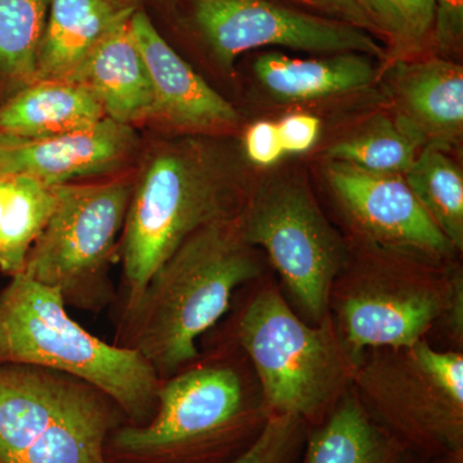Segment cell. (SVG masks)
<instances>
[{"instance_id":"7c38bea8","label":"cell","mask_w":463,"mask_h":463,"mask_svg":"<svg viewBox=\"0 0 463 463\" xmlns=\"http://www.w3.org/2000/svg\"><path fill=\"white\" fill-rule=\"evenodd\" d=\"M326 179L352 240L453 261L458 251L431 221L403 175L368 172L327 160Z\"/></svg>"},{"instance_id":"f546056e","label":"cell","mask_w":463,"mask_h":463,"mask_svg":"<svg viewBox=\"0 0 463 463\" xmlns=\"http://www.w3.org/2000/svg\"><path fill=\"white\" fill-rule=\"evenodd\" d=\"M298 2L326 12L336 20L344 21L365 32H376V27L362 5L361 0H298Z\"/></svg>"},{"instance_id":"5bb4252c","label":"cell","mask_w":463,"mask_h":463,"mask_svg":"<svg viewBox=\"0 0 463 463\" xmlns=\"http://www.w3.org/2000/svg\"><path fill=\"white\" fill-rule=\"evenodd\" d=\"M130 27L151 79L154 106L149 121L192 134L236 127L239 114L233 106L167 44L147 14L137 9Z\"/></svg>"},{"instance_id":"5b68a950","label":"cell","mask_w":463,"mask_h":463,"mask_svg":"<svg viewBox=\"0 0 463 463\" xmlns=\"http://www.w3.org/2000/svg\"><path fill=\"white\" fill-rule=\"evenodd\" d=\"M250 286L232 340L254 370L269 419L295 416L315 428L353 388L359 361L331 313L310 325L267 274Z\"/></svg>"},{"instance_id":"52a82bcc","label":"cell","mask_w":463,"mask_h":463,"mask_svg":"<svg viewBox=\"0 0 463 463\" xmlns=\"http://www.w3.org/2000/svg\"><path fill=\"white\" fill-rule=\"evenodd\" d=\"M356 397L405 455L421 463H463V353L422 340L364 353Z\"/></svg>"},{"instance_id":"7a4b0ae2","label":"cell","mask_w":463,"mask_h":463,"mask_svg":"<svg viewBox=\"0 0 463 463\" xmlns=\"http://www.w3.org/2000/svg\"><path fill=\"white\" fill-rule=\"evenodd\" d=\"M268 420L254 370L232 340L161 381L154 419L115 429L106 456L111 463H230L255 443Z\"/></svg>"},{"instance_id":"8992f818","label":"cell","mask_w":463,"mask_h":463,"mask_svg":"<svg viewBox=\"0 0 463 463\" xmlns=\"http://www.w3.org/2000/svg\"><path fill=\"white\" fill-rule=\"evenodd\" d=\"M0 364L85 381L112 399L132 425H146L156 413L161 380L145 356L93 336L70 317L60 292L25 274L0 289Z\"/></svg>"},{"instance_id":"603a6c76","label":"cell","mask_w":463,"mask_h":463,"mask_svg":"<svg viewBox=\"0 0 463 463\" xmlns=\"http://www.w3.org/2000/svg\"><path fill=\"white\" fill-rule=\"evenodd\" d=\"M420 205L457 251L463 250V176L446 149L423 147L404 174Z\"/></svg>"},{"instance_id":"4316f807","label":"cell","mask_w":463,"mask_h":463,"mask_svg":"<svg viewBox=\"0 0 463 463\" xmlns=\"http://www.w3.org/2000/svg\"><path fill=\"white\" fill-rule=\"evenodd\" d=\"M245 154L257 166H272L285 155L277 123L257 121L245 134Z\"/></svg>"},{"instance_id":"30bf717a","label":"cell","mask_w":463,"mask_h":463,"mask_svg":"<svg viewBox=\"0 0 463 463\" xmlns=\"http://www.w3.org/2000/svg\"><path fill=\"white\" fill-rule=\"evenodd\" d=\"M242 225L246 240L279 273L295 312L310 325L321 323L349 248L310 188L294 176L263 183L249 194Z\"/></svg>"},{"instance_id":"9c48e42d","label":"cell","mask_w":463,"mask_h":463,"mask_svg":"<svg viewBox=\"0 0 463 463\" xmlns=\"http://www.w3.org/2000/svg\"><path fill=\"white\" fill-rule=\"evenodd\" d=\"M133 185L130 175L56 185V206L21 274L56 289L66 306L105 307Z\"/></svg>"},{"instance_id":"2e32d148","label":"cell","mask_w":463,"mask_h":463,"mask_svg":"<svg viewBox=\"0 0 463 463\" xmlns=\"http://www.w3.org/2000/svg\"><path fill=\"white\" fill-rule=\"evenodd\" d=\"M130 17L112 26L67 80L87 88L106 118L134 127L149 121L154 93Z\"/></svg>"},{"instance_id":"ac0fdd59","label":"cell","mask_w":463,"mask_h":463,"mask_svg":"<svg viewBox=\"0 0 463 463\" xmlns=\"http://www.w3.org/2000/svg\"><path fill=\"white\" fill-rule=\"evenodd\" d=\"M373 58L339 53L325 58L289 57L279 52L255 61V76L273 99L307 102L364 90L376 79Z\"/></svg>"},{"instance_id":"4fadbf2b","label":"cell","mask_w":463,"mask_h":463,"mask_svg":"<svg viewBox=\"0 0 463 463\" xmlns=\"http://www.w3.org/2000/svg\"><path fill=\"white\" fill-rule=\"evenodd\" d=\"M138 148L134 127L108 118L48 138H0V176H32L48 185L80 182L121 172Z\"/></svg>"},{"instance_id":"d6986e66","label":"cell","mask_w":463,"mask_h":463,"mask_svg":"<svg viewBox=\"0 0 463 463\" xmlns=\"http://www.w3.org/2000/svg\"><path fill=\"white\" fill-rule=\"evenodd\" d=\"M106 116L83 85L36 80L0 105V138L41 139L90 128Z\"/></svg>"},{"instance_id":"277c9868","label":"cell","mask_w":463,"mask_h":463,"mask_svg":"<svg viewBox=\"0 0 463 463\" xmlns=\"http://www.w3.org/2000/svg\"><path fill=\"white\" fill-rule=\"evenodd\" d=\"M248 197L233 161L210 139L194 136L155 146L134 176L121 234L124 316L192 233L240 215Z\"/></svg>"},{"instance_id":"83f0119b","label":"cell","mask_w":463,"mask_h":463,"mask_svg":"<svg viewBox=\"0 0 463 463\" xmlns=\"http://www.w3.org/2000/svg\"><path fill=\"white\" fill-rule=\"evenodd\" d=\"M434 30L432 38L443 52L458 51L463 39V0H432Z\"/></svg>"},{"instance_id":"7402d4cb","label":"cell","mask_w":463,"mask_h":463,"mask_svg":"<svg viewBox=\"0 0 463 463\" xmlns=\"http://www.w3.org/2000/svg\"><path fill=\"white\" fill-rule=\"evenodd\" d=\"M50 0H0V105L38 79Z\"/></svg>"},{"instance_id":"ffe728a7","label":"cell","mask_w":463,"mask_h":463,"mask_svg":"<svg viewBox=\"0 0 463 463\" xmlns=\"http://www.w3.org/2000/svg\"><path fill=\"white\" fill-rule=\"evenodd\" d=\"M304 453V463H399L405 455L365 412L353 388L325 421L307 429Z\"/></svg>"},{"instance_id":"d4e9b609","label":"cell","mask_w":463,"mask_h":463,"mask_svg":"<svg viewBox=\"0 0 463 463\" xmlns=\"http://www.w3.org/2000/svg\"><path fill=\"white\" fill-rule=\"evenodd\" d=\"M376 32L389 39L398 60L416 53L434 30L432 0H361ZM397 60V61H398Z\"/></svg>"},{"instance_id":"3957f363","label":"cell","mask_w":463,"mask_h":463,"mask_svg":"<svg viewBox=\"0 0 463 463\" xmlns=\"http://www.w3.org/2000/svg\"><path fill=\"white\" fill-rule=\"evenodd\" d=\"M328 309L358 361L376 347L411 346L440 331L462 352L463 274L453 261L347 241Z\"/></svg>"},{"instance_id":"cb8c5ba5","label":"cell","mask_w":463,"mask_h":463,"mask_svg":"<svg viewBox=\"0 0 463 463\" xmlns=\"http://www.w3.org/2000/svg\"><path fill=\"white\" fill-rule=\"evenodd\" d=\"M421 149V143L397 118L377 115L331 145L326 157L368 172L404 175Z\"/></svg>"},{"instance_id":"ba28073f","label":"cell","mask_w":463,"mask_h":463,"mask_svg":"<svg viewBox=\"0 0 463 463\" xmlns=\"http://www.w3.org/2000/svg\"><path fill=\"white\" fill-rule=\"evenodd\" d=\"M125 422L118 405L85 381L0 364V463H111L106 444Z\"/></svg>"},{"instance_id":"8fae6325","label":"cell","mask_w":463,"mask_h":463,"mask_svg":"<svg viewBox=\"0 0 463 463\" xmlns=\"http://www.w3.org/2000/svg\"><path fill=\"white\" fill-rule=\"evenodd\" d=\"M192 16L222 66L245 52L285 47L317 53L385 58L370 33L336 18L316 16L269 0H188Z\"/></svg>"},{"instance_id":"484cf974","label":"cell","mask_w":463,"mask_h":463,"mask_svg":"<svg viewBox=\"0 0 463 463\" xmlns=\"http://www.w3.org/2000/svg\"><path fill=\"white\" fill-rule=\"evenodd\" d=\"M307 426L295 416L268 420L260 437L230 463H297L304 453Z\"/></svg>"},{"instance_id":"44dd1931","label":"cell","mask_w":463,"mask_h":463,"mask_svg":"<svg viewBox=\"0 0 463 463\" xmlns=\"http://www.w3.org/2000/svg\"><path fill=\"white\" fill-rule=\"evenodd\" d=\"M56 201V185L26 175L0 176V272L8 277L24 272Z\"/></svg>"},{"instance_id":"9a60e30c","label":"cell","mask_w":463,"mask_h":463,"mask_svg":"<svg viewBox=\"0 0 463 463\" xmlns=\"http://www.w3.org/2000/svg\"><path fill=\"white\" fill-rule=\"evenodd\" d=\"M395 118L421 143L446 149L463 132V69L444 58L398 60L390 70Z\"/></svg>"},{"instance_id":"e0dca14e","label":"cell","mask_w":463,"mask_h":463,"mask_svg":"<svg viewBox=\"0 0 463 463\" xmlns=\"http://www.w3.org/2000/svg\"><path fill=\"white\" fill-rule=\"evenodd\" d=\"M136 0H50L36 80H67Z\"/></svg>"},{"instance_id":"4dcf8cb0","label":"cell","mask_w":463,"mask_h":463,"mask_svg":"<svg viewBox=\"0 0 463 463\" xmlns=\"http://www.w3.org/2000/svg\"><path fill=\"white\" fill-rule=\"evenodd\" d=\"M399 463H421L419 461V459L413 458V457L404 455L403 458H402V461Z\"/></svg>"},{"instance_id":"6da1fadb","label":"cell","mask_w":463,"mask_h":463,"mask_svg":"<svg viewBox=\"0 0 463 463\" xmlns=\"http://www.w3.org/2000/svg\"><path fill=\"white\" fill-rule=\"evenodd\" d=\"M267 259L246 240L242 213L192 233L161 264L124 316L118 345L145 356L160 380L199 361L197 340L230 310L240 288L263 277Z\"/></svg>"},{"instance_id":"f1b7e54d","label":"cell","mask_w":463,"mask_h":463,"mask_svg":"<svg viewBox=\"0 0 463 463\" xmlns=\"http://www.w3.org/2000/svg\"><path fill=\"white\" fill-rule=\"evenodd\" d=\"M321 125V120L313 115L285 116L279 123H277L285 154L300 155L309 151L318 141Z\"/></svg>"}]
</instances>
